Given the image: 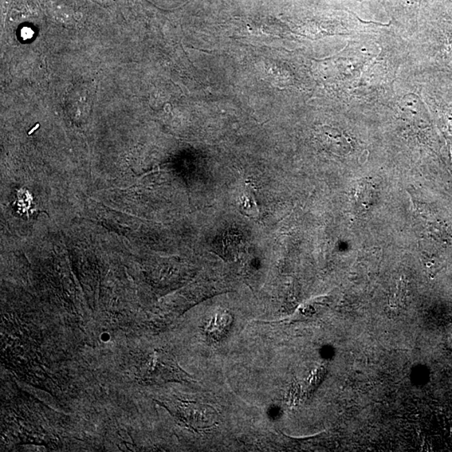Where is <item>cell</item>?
I'll return each instance as SVG.
<instances>
[{"label":"cell","instance_id":"6da1fadb","mask_svg":"<svg viewBox=\"0 0 452 452\" xmlns=\"http://www.w3.org/2000/svg\"><path fill=\"white\" fill-rule=\"evenodd\" d=\"M242 210L249 217H257L258 215L259 210L257 204H255L253 195H250L249 192L245 193L242 196Z\"/></svg>","mask_w":452,"mask_h":452},{"label":"cell","instance_id":"7a4b0ae2","mask_svg":"<svg viewBox=\"0 0 452 452\" xmlns=\"http://www.w3.org/2000/svg\"><path fill=\"white\" fill-rule=\"evenodd\" d=\"M228 320H229V317L226 316V314H222V315L216 317L210 325V332L216 334L223 332L225 330L223 328L227 327L228 326V322H226Z\"/></svg>","mask_w":452,"mask_h":452},{"label":"cell","instance_id":"3957f363","mask_svg":"<svg viewBox=\"0 0 452 452\" xmlns=\"http://www.w3.org/2000/svg\"><path fill=\"white\" fill-rule=\"evenodd\" d=\"M451 162H452V148L451 149Z\"/></svg>","mask_w":452,"mask_h":452}]
</instances>
